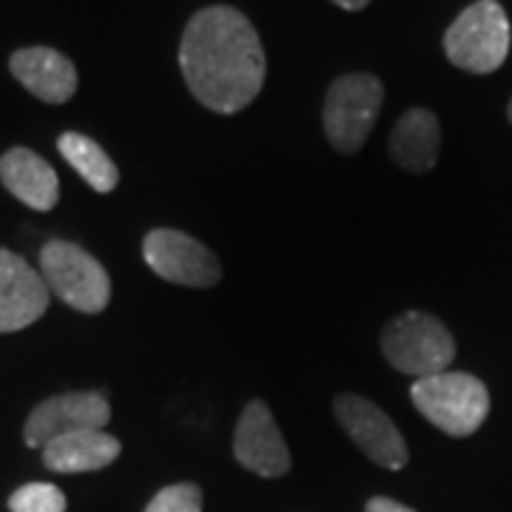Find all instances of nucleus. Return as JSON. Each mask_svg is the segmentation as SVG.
Returning <instances> with one entry per match:
<instances>
[{
	"label": "nucleus",
	"instance_id": "nucleus-1",
	"mask_svg": "<svg viewBox=\"0 0 512 512\" xmlns=\"http://www.w3.org/2000/svg\"><path fill=\"white\" fill-rule=\"evenodd\" d=\"M180 69L205 109L237 114L262 92L265 49L251 20L239 9L208 6L185 26Z\"/></svg>",
	"mask_w": 512,
	"mask_h": 512
},
{
	"label": "nucleus",
	"instance_id": "nucleus-2",
	"mask_svg": "<svg viewBox=\"0 0 512 512\" xmlns=\"http://www.w3.org/2000/svg\"><path fill=\"white\" fill-rule=\"evenodd\" d=\"M410 399L424 419L456 439L473 436L490 413V393L484 382L458 370L416 379Z\"/></svg>",
	"mask_w": 512,
	"mask_h": 512
},
{
	"label": "nucleus",
	"instance_id": "nucleus-3",
	"mask_svg": "<svg viewBox=\"0 0 512 512\" xmlns=\"http://www.w3.org/2000/svg\"><path fill=\"white\" fill-rule=\"evenodd\" d=\"M447 60L473 74H490L504 66L510 52V20L495 0L467 6L444 35Z\"/></svg>",
	"mask_w": 512,
	"mask_h": 512
},
{
	"label": "nucleus",
	"instance_id": "nucleus-4",
	"mask_svg": "<svg viewBox=\"0 0 512 512\" xmlns=\"http://www.w3.org/2000/svg\"><path fill=\"white\" fill-rule=\"evenodd\" d=\"M40 276L49 293L80 313H100L111 299V279L106 268L80 245L52 239L40 251Z\"/></svg>",
	"mask_w": 512,
	"mask_h": 512
},
{
	"label": "nucleus",
	"instance_id": "nucleus-5",
	"mask_svg": "<svg viewBox=\"0 0 512 512\" xmlns=\"http://www.w3.org/2000/svg\"><path fill=\"white\" fill-rule=\"evenodd\" d=\"M382 350L399 373L416 379L444 373L456 359V342L450 330L436 316L419 311L402 313L384 328Z\"/></svg>",
	"mask_w": 512,
	"mask_h": 512
},
{
	"label": "nucleus",
	"instance_id": "nucleus-6",
	"mask_svg": "<svg viewBox=\"0 0 512 512\" xmlns=\"http://www.w3.org/2000/svg\"><path fill=\"white\" fill-rule=\"evenodd\" d=\"M384 86L376 74H345L330 86L325 100V131L330 146L353 154L365 146L382 109Z\"/></svg>",
	"mask_w": 512,
	"mask_h": 512
},
{
	"label": "nucleus",
	"instance_id": "nucleus-7",
	"mask_svg": "<svg viewBox=\"0 0 512 512\" xmlns=\"http://www.w3.org/2000/svg\"><path fill=\"white\" fill-rule=\"evenodd\" d=\"M148 268L165 282L185 288H211L220 282V262L202 242L174 228H157L143 239Z\"/></svg>",
	"mask_w": 512,
	"mask_h": 512
},
{
	"label": "nucleus",
	"instance_id": "nucleus-8",
	"mask_svg": "<svg viewBox=\"0 0 512 512\" xmlns=\"http://www.w3.org/2000/svg\"><path fill=\"white\" fill-rule=\"evenodd\" d=\"M333 407L339 424L348 430L350 439L356 441V447L367 458H373L384 470H402L407 464V444L382 407L356 393H342Z\"/></svg>",
	"mask_w": 512,
	"mask_h": 512
},
{
	"label": "nucleus",
	"instance_id": "nucleus-9",
	"mask_svg": "<svg viewBox=\"0 0 512 512\" xmlns=\"http://www.w3.org/2000/svg\"><path fill=\"white\" fill-rule=\"evenodd\" d=\"M111 419L109 399L103 393H66L37 404L23 427L29 447L43 450L49 441L80 433V430H106Z\"/></svg>",
	"mask_w": 512,
	"mask_h": 512
},
{
	"label": "nucleus",
	"instance_id": "nucleus-10",
	"mask_svg": "<svg viewBox=\"0 0 512 512\" xmlns=\"http://www.w3.org/2000/svg\"><path fill=\"white\" fill-rule=\"evenodd\" d=\"M234 456L256 476L279 478L291 470V453L265 402H248L234 433Z\"/></svg>",
	"mask_w": 512,
	"mask_h": 512
},
{
	"label": "nucleus",
	"instance_id": "nucleus-11",
	"mask_svg": "<svg viewBox=\"0 0 512 512\" xmlns=\"http://www.w3.org/2000/svg\"><path fill=\"white\" fill-rule=\"evenodd\" d=\"M52 293L43 276L23 259L0 248V333L35 325L49 308Z\"/></svg>",
	"mask_w": 512,
	"mask_h": 512
},
{
	"label": "nucleus",
	"instance_id": "nucleus-12",
	"mask_svg": "<svg viewBox=\"0 0 512 512\" xmlns=\"http://www.w3.org/2000/svg\"><path fill=\"white\" fill-rule=\"evenodd\" d=\"M9 69L20 80L26 92H32L43 103H66L77 92V69L66 55L49 46H29L20 49L9 60Z\"/></svg>",
	"mask_w": 512,
	"mask_h": 512
},
{
	"label": "nucleus",
	"instance_id": "nucleus-13",
	"mask_svg": "<svg viewBox=\"0 0 512 512\" xmlns=\"http://www.w3.org/2000/svg\"><path fill=\"white\" fill-rule=\"evenodd\" d=\"M0 180L9 194L35 211H52L60 200L55 168L29 148H12L0 157Z\"/></svg>",
	"mask_w": 512,
	"mask_h": 512
},
{
	"label": "nucleus",
	"instance_id": "nucleus-14",
	"mask_svg": "<svg viewBox=\"0 0 512 512\" xmlns=\"http://www.w3.org/2000/svg\"><path fill=\"white\" fill-rule=\"evenodd\" d=\"M120 456V441L106 430H80L43 447V464L52 473H94Z\"/></svg>",
	"mask_w": 512,
	"mask_h": 512
},
{
	"label": "nucleus",
	"instance_id": "nucleus-15",
	"mask_svg": "<svg viewBox=\"0 0 512 512\" xmlns=\"http://www.w3.org/2000/svg\"><path fill=\"white\" fill-rule=\"evenodd\" d=\"M441 128L436 114L427 109H410L393 128L390 154L404 171L424 174L439 160Z\"/></svg>",
	"mask_w": 512,
	"mask_h": 512
},
{
	"label": "nucleus",
	"instance_id": "nucleus-16",
	"mask_svg": "<svg viewBox=\"0 0 512 512\" xmlns=\"http://www.w3.org/2000/svg\"><path fill=\"white\" fill-rule=\"evenodd\" d=\"M60 154L66 157V163L72 165L74 171L92 185L94 191L100 194H109L120 183V174H117V165L111 163V157L103 148L94 143L92 137L86 134H77V131H66L60 134L57 140Z\"/></svg>",
	"mask_w": 512,
	"mask_h": 512
},
{
	"label": "nucleus",
	"instance_id": "nucleus-17",
	"mask_svg": "<svg viewBox=\"0 0 512 512\" xmlns=\"http://www.w3.org/2000/svg\"><path fill=\"white\" fill-rule=\"evenodd\" d=\"M12 512H66V495L57 490L55 484H26L9 498Z\"/></svg>",
	"mask_w": 512,
	"mask_h": 512
},
{
	"label": "nucleus",
	"instance_id": "nucleus-18",
	"mask_svg": "<svg viewBox=\"0 0 512 512\" xmlns=\"http://www.w3.org/2000/svg\"><path fill=\"white\" fill-rule=\"evenodd\" d=\"M146 512H202V490L197 484H171L148 501Z\"/></svg>",
	"mask_w": 512,
	"mask_h": 512
},
{
	"label": "nucleus",
	"instance_id": "nucleus-19",
	"mask_svg": "<svg viewBox=\"0 0 512 512\" xmlns=\"http://www.w3.org/2000/svg\"><path fill=\"white\" fill-rule=\"evenodd\" d=\"M365 512H416L410 510V507H404V504H399V501H393V498H370L367 501V510Z\"/></svg>",
	"mask_w": 512,
	"mask_h": 512
},
{
	"label": "nucleus",
	"instance_id": "nucleus-20",
	"mask_svg": "<svg viewBox=\"0 0 512 512\" xmlns=\"http://www.w3.org/2000/svg\"><path fill=\"white\" fill-rule=\"evenodd\" d=\"M336 6H342V9H348V12H359V9H365L370 0H333Z\"/></svg>",
	"mask_w": 512,
	"mask_h": 512
},
{
	"label": "nucleus",
	"instance_id": "nucleus-21",
	"mask_svg": "<svg viewBox=\"0 0 512 512\" xmlns=\"http://www.w3.org/2000/svg\"><path fill=\"white\" fill-rule=\"evenodd\" d=\"M507 114H510V123H512V103H510V109H507Z\"/></svg>",
	"mask_w": 512,
	"mask_h": 512
}]
</instances>
